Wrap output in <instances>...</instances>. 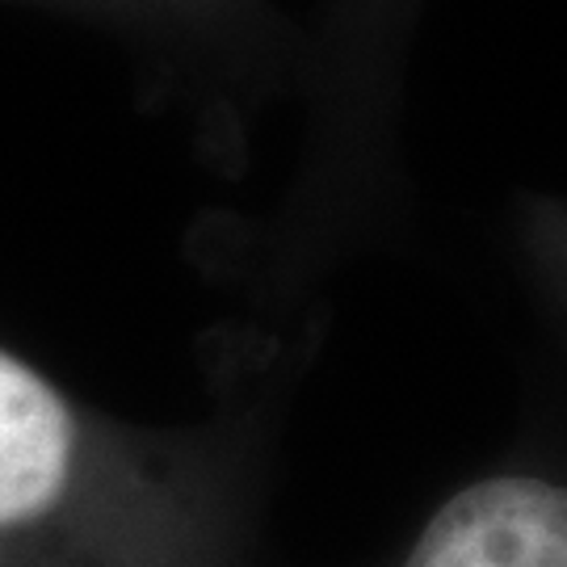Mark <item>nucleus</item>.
I'll return each mask as SVG.
<instances>
[{"instance_id":"f03ea898","label":"nucleus","mask_w":567,"mask_h":567,"mask_svg":"<svg viewBox=\"0 0 567 567\" xmlns=\"http://www.w3.org/2000/svg\"><path fill=\"white\" fill-rule=\"evenodd\" d=\"M404 567H567V475L508 463L471 480L429 517Z\"/></svg>"},{"instance_id":"f257e3e1","label":"nucleus","mask_w":567,"mask_h":567,"mask_svg":"<svg viewBox=\"0 0 567 567\" xmlns=\"http://www.w3.org/2000/svg\"><path fill=\"white\" fill-rule=\"evenodd\" d=\"M105 21L147 42L177 81L206 105L215 135L240 140L248 114L299 84L303 34H295L269 0H25Z\"/></svg>"}]
</instances>
